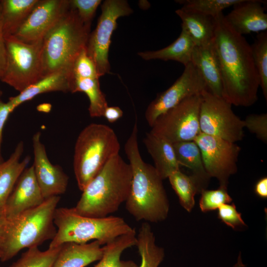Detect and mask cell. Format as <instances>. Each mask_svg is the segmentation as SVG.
I'll return each instance as SVG.
<instances>
[{
	"label": "cell",
	"instance_id": "cell-42",
	"mask_svg": "<svg viewBox=\"0 0 267 267\" xmlns=\"http://www.w3.org/2000/svg\"><path fill=\"white\" fill-rule=\"evenodd\" d=\"M254 191L259 197L263 199L267 198V178L264 177L261 178L256 183Z\"/></svg>",
	"mask_w": 267,
	"mask_h": 267
},
{
	"label": "cell",
	"instance_id": "cell-14",
	"mask_svg": "<svg viewBox=\"0 0 267 267\" xmlns=\"http://www.w3.org/2000/svg\"><path fill=\"white\" fill-rule=\"evenodd\" d=\"M70 8V0H39L12 36L27 44L41 42Z\"/></svg>",
	"mask_w": 267,
	"mask_h": 267
},
{
	"label": "cell",
	"instance_id": "cell-16",
	"mask_svg": "<svg viewBox=\"0 0 267 267\" xmlns=\"http://www.w3.org/2000/svg\"><path fill=\"white\" fill-rule=\"evenodd\" d=\"M44 200L32 165L26 168L18 178L6 203L4 215L7 220L13 219Z\"/></svg>",
	"mask_w": 267,
	"mask_h": 267
},
{
	"label": "cell",
	"instance_id": "cell-43",
	"mask_svg": "<svg viewBox=\"0 0 267 267\" xmlns=\"http://www.w3.org/2000/svg\"><path fill=\"white\" fill-rule=\"evenodd\" d=\"M7 220L3 215H0V258L1 256L5 242Z\"/></svg>",
	"mask_w": 267,
	"mask_h": 267
},
{
	"label": "cell",
	"instance_id": "cell-36",
	"mask_svg": "<svg viewBox=\"0 0 267 267\" xmlns=\"http://www.w3.org/2000/svg\"><path fill=\"white\" fill-rule=\"evenodd\" d=\"M218 209V218L233 229L241 230L247 226L242 219L241 213L237 211L234 203L224 204Z\"/></svg>",
	"mask_w": 267,
	"mask_h": 267
},
{
	"label": "cell",
	"instance_id": "cell-39",
	"mask_svg": "<svg viewBox=\"0 0 267 267\" xmlns=\"http://www.w3.org/2000/svg\"><path fill=\"white\" fill-rule=\"evenodd\" d=\"M14 110L8 101L5 103L0 100V164L3 161L1 154V145L3 127L9 115Z\"/></svg>",
	"mask_w": 267,
	"mask_h": 267
},
{
	"label": "cell",
	"instance_id": "cell-37",
	"mask_svg": "<svg viewBox=\"0 0 267 267\" xmlns=\"http://www.w3.org/2000/svg\"><path fill=\"white\" fill-rule=\"evenodd\" d=\"M244 128L264 142H267V114H251L246 116L244 120Z\"/></svg>",
	"mask_w": 267,
	"mask_h": 267
},
{
	"label": "cell",
	"instance_id": "cell-3",
	"mask_svg": "<svg viewBox=\"0 0 267 267\" xmlns=\"http://www.w3.org/2000/svg\"><path fill=\"white\" fill-rule=\"evenodd\" d=\"M132 178L129 163L112 157L82 191L75 210L86 217L103 218L116 212L128 197Z\"/></svg>",
	"mask_w": 267,
	"mask_h": 267
},
{
	"label": "cell",
	"instance_id": "cell-5",
	"mask_svg": "<svg viewBox=\"0 0 267 267\" xmlns=\"http://www.w3.org/2000/svg\"><path fill=\"white\" fill-rule=\"evenodd\" d=\"M53 221L57 229L49 248H57L68 242L85 244L90 240L105 245L120 235L135 233V229L122 218L84 216L74 208H57Z\"/></svg>",
	"mask_w": 267,
	"mask_h": 267
},
{
	"label": "cell",
	"instance_id": "cell-40",
	"mask_svg": "<svg viewBox=\"0 0 267 267\" xmlns=\"http://www.w3.org/2000/svg\"><path fill=\"white\" fill-rule=\"evenodd\" d=\"M6 62L5 40L2 30L1 6L0 0V79L3 75Z\"/></svg>",
	"mask_w": 267,
	"mask_h": 267
},
{
	"label": "cell",
	"instance_id": "cell-46",
	"mask_svg": "<svg viewBox=\"0 0 267 267\" xmlns=\"http://www.w3.org/2000/svg\"><path fill=\"white\" fill-rule=\"evenodd\" d=\"M2 92L0 89V97L2 95Z\"/></svg>",
	"mask_w": 267,
	"mask_h": 267
},
{
	"label": "cell",
	"instance_id": "cell-35",
	"mask_svg": "<svg viewBox=\"0 0 267 267\" xmlns=\"http://www.w3.org/2000/svg\"><path fill=\"white\" fill-rule=\"evenodd\" d=\"M72 79H99L96 67L87 54L86 47L84 48L75 59L72 68Z\"/></svg>",
	"mask_w": 267,
	"mask_h": 267
},
{
	"label": "cell",
	"instance_id": "cell-7",
	"mask_svg": "<svg viewBox=\"0 0 267 267\" xmlns=\"http://www.w3.org/2000/svg\"><path fill=\"white\" fill-rule=\"evenodd\" d=\"M120 149L116 134L107 125L91 123L81 132L73 156L74 172L81 191L112 157L119 154Z\"/></svg>",
	"mask_w": 267,
	"mask_h": 267
},
{
	"label": "cell",
	"instance_id": "cell-10",
	"mask_svg": "<svg viewBox=\"0 0 267 267\" xmlns=\"http://www.w3.org/2000/svg\"><path fill=\"white\" fill-rule=\"evenodd\" d=\"M201 94L185 98L159 116L150 132L172 144L194 140L201 133L199 125Z\"/></svg>",
	"mask_w": 267,
	"mask_h": 267
},
{
	"label": "cell",
	"instance_id": "cell-1",
	"mask_svg": "<svg viewBox=\"0 0 267 267\" xmlns=\"http://www.w3.org/2000/svg\"><path fill=\"white\" fill-rule=\"evenodd\" d=\"M215 19L214 43L222 84V98L231 105L249 107L258 100L260 79L251 44L227 23L223 12Z\"/></svg>",
	"mask_w": 267,
	"mask_h": 267
},
{
	"label": "cell",
	"instance_id": "cell-15",
	"mask_svg": "<svg viewBox=\"0 0 267 267\" xmlns=\"http://www.w3.org/2000/svg\"><path fill=\"white\" fill-rule=\"evenodd\" d=\"M41 133H36L32 138L36 178L44 198L46 199L64 194L69 177L58 165H53L48 158L44 145L41 141Z\"/></svg>",
	"mask_w": 267,
	"mask_h": 267
},
{
	"label": "cell",
	"instance_id": "cell-30",
	"mask_svg": "<svg viewBox=\"0 0 267 267\" xmlns=\"http://www.w3.org/2000/svg\"><path fill=\"white\" fill-rule=\"evenodd\" d=\"M168 178L181 206L190 212L195 205V195L198 194L195 180L190 175L188 176L180 170L171 174Z\"/></svg>",
	"mask_w": 267,
	"mask_h": 267
},
{
	"label": "cell",
	"instance_id": "cell-45",
	"mask_svg": "<svg viewBox=\"0 0 267 267\" xmlns=\"http://www.w3.org/2000/svg\"><path fill=\"white\" fill-rule=\"evenodd\" d=\"M50 107H51L50 104L44 103V104L40 105L37 108L39 110H40L42 111L47 112L50 110Z\"/></svg>",
	"mask_w": 267,
	"mask_h": 267
},
{
	"label": "cell",
	"instance_id": "cell-26",
	"mask_svg": "<svg viewBox=\"0 0 267 267\" xmlns=\"http://www.w3.org/2000/svg\"><path fill=\"white\" fill-rule=\"evenodd\" d=\"M39 0H2V30L5 39L14 35Z\"/></svg>",
	"mask_w": 267,
	"mask_h": 267
},
{
	"label": "cell",
	"instance_id": "cell-12",
	"mask_svg": "<svg viewBox=\"0 0 267 267\" xmlns=\"http://www.w3.org/2000/svg\"><path fill=\"white\" fill-rule=\"evenodd\" d=\"M198 146L206 172L220 186L227 187L231 176L237 171L241 148L236 143L201 133L194 140Z\"/></svg>",
	"mask_w": 267,
	"mask_h": 267
},
{
	"label": "cell",
	"instance_id": "cell-19",
	"mask_svg": "<svg viewBox=\"0 0 267 267\" xmlns=\"http://www.w3.org/2000/svg\"><path fill=\"white\" fill-rule=\"evenodd\" d=\"M101 246L96 240L85 244L64 243L51 267H85L101 259L103 254Z\"/></svg>",
	"mask_w": 267,
	"mask_h": 267
},
{
	"label": "cell",
	"instance_id": "cell-41",
	"mask_svg": "<svg viewBox=\"0 0 267 267\" xmlns=\"http://www.w3.org/2000/svg\"><path fill=\"white\" fill-rule=\"evenodd\" d=\"M123 114L122 110L118 106H107L103 116L110 123H113L121 118Z\"/></svg>",
	"mask_w": 267,
	"mask_h": 267
},
{
	"label": "cell",
	"instance_id": "cell-22",
	"mask_svg": "<svg viewBox=\"0 0 267 267\" xmlns=\"http://www.w3.org/2000/svg\"><path fill=\"white\" fill-rule=\"evenodd\" d=\"M23 151L24 143L21 141L8 159L0 164V215H4L7 200L18 178L30 160L29 156L21 160Z\"/></svg>",
	"mask_w": 267,
	"mask_h": 267
},
{
	"label": "cell",
	"instance_id": "cell-2",
	"mask_svg": "<svg viewBox=\"0 0 267 267\" xmlns=\"http://www.w3.org/2000/svg\"><path fill=\"white\" fill-rule=\"evenodd\" d=\"M124 150L132 172L130 192L125 202L128 212L137 221L158 222L164 221L169 211V202L154 166L145 162L140 154L138 127L135 121Z\"/></svg>",
	"mask_w": 267,
	"mask_h": 267
},
{
	"label": "cell",
	"instance_id": "cell-24",
	"mask_svg": "<svg viewBox=\"0 0 267 267\" xmlns=\"http://www.w3.org/2000/svg\"><path fill=\"white\" fill-rule=\"evenodd\" d=\"M176 13L181 20V29L189 36L195 46H202L212 43L215 31V19L182 8Z\"/></svg>",
	"mask_w": 267,
	"mask_h": 267
},
{
	"label": "cell",
	"instance_id": "cell-9",
	"mask_svg": "<svg viewBox=\"0 0 267 267\" xmlns=\"http://www.w3.org/2000/svg\"><path fill=\"white\" fill-rule=\"evenodd\" d=\"M199 125L201 133L236 143L244 137V124L231 105L207 89L201 94Z\"/></svg>",
	"mask_w": 267,
	"mask_h": 267
},
{
	"label": "cell",
	"instance_id": "cell-13",
	"mask_svg": "<svg viewBox=\"0 0 267 267\" xmlns=\"http://www.w3.org/2000/svg\"><path fill=\"white\" fill-rule=\"evenodd\" d=\"M181 76L167 89L157 95L148 105L145 112V118L152 127L161 115L174 108L189 97L200 94L207 89L199 72L191 63L184 66Z\"/></svg>",
	"mask_w": 267,
	"mask_h": 267
},
{
	"label": "cell",
	"instance_id": "cell-28",
	"mask_svg": "<svg viewBox=\"0 0 267 267\" xmlns=\"http://www.w3.org/2000/svg\"><path fill=\"white\" fill-rule=\"evenodd\" d=\"M135 233L120 235L103 246V254L94 267H138L132 260H123L121 256L126 249L135 246Z\"/></svg>",
	"mask_w": 267,
	"mask_h": 267
},
{
	"label": "cell",
	"instance_id": "cell-23",
	"mask_svg": "<svg viewBox=\"0 0 267 267\" xmlns=\"http://www.w3.org/2000/svg\"><path fill=\"white\" fill-rule=\"evenodd\" d=\"M71 79L70 71L55 72L42 78L16 96L9 97L8 102L15 109L22 103L42 93L51 91L70 92Z\"/></svg>",
	"mask_w": 267,
	"mask_h": 267
},
{
	"label": "cell",
	"instance_id": "cell-27",
	"mask_svg": "<svg viewBox=\"0 0 267 267\" xmlns=\"http://www.w3.org/2000/svg\"><path fill=\"white\" fill-rule=\"evenodd\" d=\"M135 246L141 258L138 267H158L165 257L163 248L157 246L155 237L148 222L141 225L136 236Z\"/></svg>",
	"mask_w": 267,
	"mask_h": 267
},
{
	"label": "cell",
	"instance_id": "cell-6",
	"mask_svg": "<svg viewBox=\"0 0 267 267\" xmlns=\"http://www.w3.org/2000/svg\"><path fill=\"white\" fill-rule=\"evenodd\" d=\"M60 199L59 196L49 197L16 218L6 219L1 262L12 259L24 248L38 247L45 241L53 239L57 231L54 214Z\"/></svg>",
	"mask_w": 267,
	"mask_h": 267
},
{
	"label": "cell",
	"instance_id": "cell-34",
	"mask_svg": "<svg viewBox=\"0 0 267 267\" xmlns=\"http://www.w3.org/2000/svg\"><path fill=\"white\" fill-rule=\"evenodd\" d=\"M199 207L203 212H207L218 209L224 204H230L232 199L228 193L227 187L219 186L215 190L205 189L200 193Z\"/></svg>",
	"mask_w": 267,
	"mask_h": 267
},
{
	"label": "cell",
	"instance_id": "cell-17",
	"mask_svg": "<svg viewBox=\"0 0 267 267\" xmlns=\"http://www.w3.org/2000/svg\"><path fill=\"white\" fill-rule=\"evenodd\" d=\"M266 3V0H242L224 15L225 20L236 33L242 36L267 31Z\"/></svg>",
	"mask_w": 267,
	"mask_h": 267
},
{
	"label": "cell",
	"instance_id": "cell-20",
	"mask_svg": "<svg viewBox=\"0 0 267 267\" xmlns=\"http://www.w3.org/2000/svg\"><path fill=\"white\" fill-rule=\"evenodd\" d=\"M143 143L154 163V168L163 180L180 170L173 144L151 132L146 134Z\"/></svg>",
	"mask_w": 267,
	"mask_h": 267
},
{
	"label": "cell",
	"instance_id": "cell-8",
	"mask_svg": "<svg viewBox=\"0 0 267 267\" xmlns=\"http://www.w3.org/2000/svg\"><path fill=\"white\" fill-rule=\"evenodd\" d=\"M5 40L6 62L0 80L20 92L43 78V41L27 44L13 36Z\"/></svg>",
	"mask_w": 267,
	"mask_h": 267
},
{
	"label": "cell",
	"instance_id": "cell-32",
	"mask_svg": "<svg viewBox=\"0 0 267 267\" xmlns=\"http://www.w3.org/2000/svg\"><path fill=\"white\" fill-rule=\"evenodd\" d=\"M61 246L42 251L38 247L28 248L9 267H51Z\"/></svg>",
	"mask_w": 267,
	"mask_h": 267
},
{
	"label": "cell",
	"instance_id": "cell-21",
	"mask_svg": "<svg viewBox=\"0 0 267 267\" xmlns=\"http://www.w3.org/2000/svg\"><path fill=\"white\" fill-rule=\"evenodd\" d=\"M173 146L179 166L191 171L190 176L195 181L198 194H200L207 189L211 178L206 171L198 146L192 140L175 142Z\"/></svg>",
	"mask_w": 267,
	"mask_h": 267
},
{
	"label": "cell",
	"instance_id": "cell-4",
	"mask_svg": "<svg viewBox=\"0 0 267 267\" xmlns=\"http://www.w3.org/2000/svg\"><path fill=\"white\" fill-rule=\"evenodd\" d=\"M90 29V26L84 24L76 10L70 5L43 40V77L60 70L71 73L75 59L86 47Z\"/></svg>",
	"mask_w": 267,
	"mask_h": 267
},
{
	"label": "cell",
	"instance_id": "cell-11",
	"mask_svg": "<svg viewBox=\"0 0 267 267\" xmlns=\"http://www.w3.org/2000/svg\"><path fill=\"white\" fill-rule=\"evenodd\" d=\"M101 9L96 27L90 33L86 45L87 54L94 63L99 77L110 72L109 50L112 35L117 28V20L133 12L125 0H105Z\"/></svg>",
	"mask_w": 267,
	"mask_h": 267
},
{
	"label": "cell",
	"instance_id": "cell-33",
	"mask_svg": "<svg viewBox=\"0 0 267 267\" xmlns=\"http://www.w3.org/2000/svg\"><path fill=\"white\" fill-rule=\"evenodd\" d=\"M242 0H178L181 8L215 18L223 10L233 6Z\"/></svg>",
	"mask_w": 267,
	"mask_h": 267
},
{
	"label": "cell",
	"instance_id": "cell-25",
	"mask_svg": "<svg viewBox=\"0 0 267 267\" xmlns=\"http://www.w3.org/2000/svg\"><path fill=\"white\" fill-rule=\"evenodd\" d=\"M194 46V43L187 33L181 29L178 38L167 46L157 50L139 52L137 54L145 60H173L185 66L191 62L192 52Z\"/></svg>",
	"mask_w": 267,
	"mask_h": 267
},
{
	"label": "cell",
	"instance_id": "cell-18",
	"mask_svg": "<svg viewBox=\"0 0 267 267\" xmlns=\"http://www.w3.org/2000/svg\"><path fill=\"white\" fill-rule=\"evenodd\" d=\"M191 62L199 72L207 90L216 96L222 97V76L214 40L206 45L195 46Z\"/></svg>",
	"mask_w": 267,
	"mask_h": 267
},
{
	"label": "cell",
	"instance_id": "cell-44",
	"mask_svg": "<svg viewBox=\"0 0 267 267\" xmlns=\"http://www.w3.org/2000/svg\"><path fill=\"white\" fill-rule=\"evenodd\" d=\"M232 267H246V266L243 263L241 253H239L237 262Z\"/></svg>",
	"mask_w": 267,
	"mask_h": 267
},
{
	"label": "cell",
	"instance_id": "cell-38",
	"mask_svg": "<svg viewBox=\"0 0 267 267\" xmlns=\"http://www.w3.org/2000/svg\"><path fill=\"white\" fill-rule=\"evenodd\" d=\"M71 6L76 10L81 21L86 25L91 23L101 0H70Z\"/></svg>",
	"mask_w": 267,
	"mask_h": 267
},
{
	"label": "cell",
	"instance_id": "cell-31",
	"mask_svg": "<svg viewBox=\"0 0 267 267\" xmlns=\"http://www.w3.org/2000/svg\"><path fill=\"white\" fill-rule=\"evenodd\" d=\"M254 63L260 79V87L267 100V32L258 33L251 44Z\"/></svg>",
	"mask_w": 267,
	"mask_h": 267
},
{
	"label": "cell",
	"instance_id": "cell-29",
	"mask_svg": "<svg viewBox=\"0 0 267 267\" xmlns=\"http://www.w3.org/2000/svg\"><path fill=\"white\" fill-rule=\"evenodd\" d=\"M70 92H83L89 98V114L92 118L101 117L108 106L104 93L101 91L99 79L73 78L71 80Z\"/></svg>",
	"mask_w": 267,
	"mask_h": 267
}]
</instances>
